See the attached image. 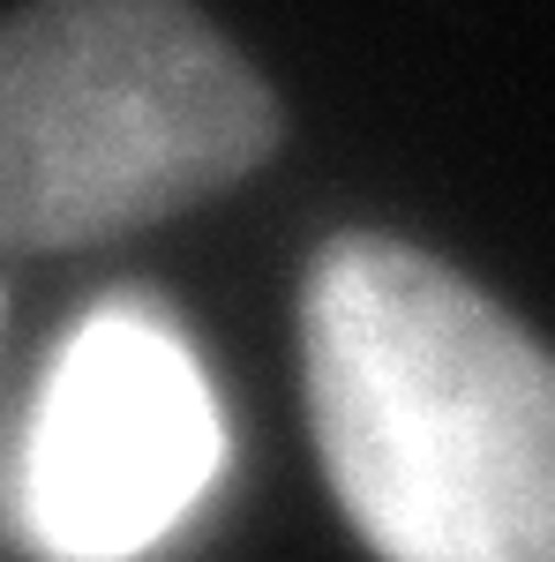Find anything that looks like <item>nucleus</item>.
I'll use <instances>...</instances> for the list:
<instances>
[{"label": "nucleus", "instance_id": "f03ea898", "mask_svg": "<svg viewBox=\"0 0 555 562\" xmlns=\"http://www.w3.org/2000/svg\"><path fill=\"white\" fill-rule=\"evenodd\" d=\"M270 143L263 76L188 0H38L0 23V248L121 240Z\"/></svg>", "mask_w": 555, "mask_h": 562}, {"label": "nucleus", "instance_id": "f257e3e1", "mask_svg": "<svg viewBox=\"0 0 555 562\" xmlns=\"http://www.w3.org/2000/svg\"><path fill=\"white\" fill-rule=\"evenodd\" d=\"M300 368L376 562H555V352L480 285L345 233L300 285Z\"/></svg>", "mask_w": 555, "mask_h": 562}, {"label": "nucleus", "instance_id": "7ed1b4c3", "mask_svg": "<svg viewBox=\"0 0 555 562\" xmlns=\"http://www.w3.org/2000/svg\"><path fill=\"white\" fill-rule=\"evenodd\" d=\"M225 458V405L180 315L113 293L45 360L15 525L45 562H143L211 503Z\"/></svg>", "mask_w": 555, "mask_h": 562}]
</instances>
